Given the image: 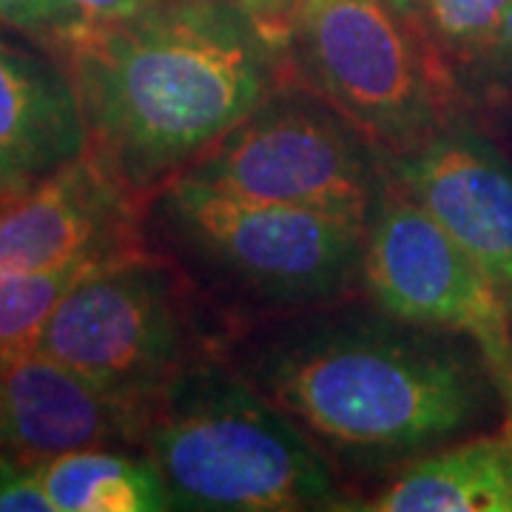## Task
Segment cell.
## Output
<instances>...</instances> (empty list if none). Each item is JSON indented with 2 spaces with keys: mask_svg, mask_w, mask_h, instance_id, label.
Masks as SVG:
<instances>
[{
  "mask_svg": "<svg viewBox=\"0 0 512 512\" xmlns=\"http://www.w3.org/2000/svg\"><path fill=\"white\" fill-rule=\"evenodd\" d=\"M89 148L131 197L177 177L268 103L274 43L234 0H160L57 46Z\"/></svg>",
  "mask_w": 512,
  "mask_h": 512,
  "instance_id": "6da1fadb",
  "label": "cell"
},
{
  "mask_svg": "<svg viewBox=\"0 0 512 512\" xmlns=\"http://www.w3.org/2000/svg\"><path fill=\"white\" fill-rule=\"evenodd\" d=\"M265 387L313 439L362 458L427 450L481 410V382L461 356L384 330H333L282 350Z\"/></svg>",
  "mask_w": 512,
  "mask_h": 512,
  "instance_id": "7a4b0ae2",
  "label": "cell"
},
{
  "mask_svg": "<svg viewBox=\"0 0 512 512\" xmlns=\"http://www.w3.org/2000/svg\"><path fill=\"white\" fill-rule=\"evenodd\" d=\"M143 441L174 510L293 512L336 501L333 473L299 424L220 365L183 367Z\"/></svg>",
  "mask_w": 512,
  "mask_h": 512,
  "instance_id": "3957f363",
  "label": "cell"
},
{
  "mask_svg": "<svg viewBox=\"0 0 512 512\" xmlns=\"http://www.w3.org/2000/svg\"><path fill=\"white\" fill-rule=\"evenodd\" d=\"M185 313L174 279L137 251L83 276L37 339L40 353L151 416L185 365Z\"/></svg>",
  "mask_w": 512,
  "mask_h": 512,
  "instance_id": "277c9868",
  "label": "cell"
},
{
  "mask_svg": "<svg viewBox=\"0 0 512 512\" xmlns=\"http://www.w3.org/2000/svg\"><path fill=\"white\" fill-rule=\"evenodd\" d=\"M299 69L359 131L416 143L436 120V72L399 0H299Z\"/></svg>",
  "mask_w": 512,
  "mask_h": 512,
  "instance_id": "5b68a950",
  "label": "cell"
},
{
  "mask_svg": "<svg viewBox=\"0 0 512 512\" xmlns=\"http://www.w3.org/2000/svg\"><path fill=\"white\" fill-rule=\"evenodd\" d=\"M370 296L413 328L453 330L481 353L512 410V325L504 291L410 197H390L370 220L362 256Z\"/></svg>",
  "mask_w": 512,
  "mask_h": 512,
  "instance_id": "8992f818",
  "label": "cell"
},
{
  "mask_svg": "<svg viewBox=\"0 0 512 512\" xmlns=\"http://www.w3.org/2000/svg\"><path fill=\"white\" fill-rule=\"evenodd\" d=\"M165 205L211 262L268 296H322L362 268L370 222L231 197L174 177Z\"/></svg>",
  "mask_w": 512,
  "mask_h": 512,
  "instance_id": "52a82bcc",
  "label": "cell"
},
{
  "mask_svg": "<svg viewBox=\"0 0 512 512\" xmlns=\"http://www.w3.org/2000/svg\"><path fill=\"white\" fill-rule=\"evenodd\" d=\"M177 177L242 200L359 222H370L373 211V177L362 143L336 120L308 109L262 106Z\"/></svg>",
  "mask_w": 512,
  "mask_h": 512,
  "instance_id": "ba28073f",
  "label": "cell"
},
{
  "mask_svg": "<svg viewBox=\"0 0 512 512\" xmlns=\"http://www.w3.org/2000/svg\"><path fill=\"white\" fill-rule=\"evenodd\" d=\"M131 202L92 151L32 188L0 197V274L131 254Z\"/></svg>",
  "mask_w": 512,
  "mask_h": 512,
  "instance_id": "9c48e42d",
  "label": "cell"
},
{
  "mask_svg": "<svg viewBox=\"0 0 512 512\" xmlns=\"http://www.w3.org/2000/svg\"><path fill=\"white\" fill-rule=\"evenodd\" d=\"M148 413L120 402L57 359L0 356V453L46 464L86 447L143 439Z\"/></svg>",
  "mask_w": 512,
  "mask_h": 512,
  "instance_id": "30bf717a",
  "label": "cell"
},
{
  "mask_svg": "<svg viewBox=\"0 0 512 512\" xmlns=\"http://www.w3.org/2000/svg\"><path fill=\"white\" fill-rule=\"evenodd\" d=\"M404 191L473 256L504 293L512 291V168L487 140L450 128L399 168Z\"/></svg>",
  "mask_w": 512,
  "mask_h": 512,
  "instance_id": "8fae6325",
  "label": "cell"
},
{
  "mask_svg": "<svg viewBox=\"0 0 512 512\" xmlns=\"http://www.w3.org/2000/svg\"><path fill=\"white\" fill-rule=\"evenodd\" d=\"M3 29L0 197H12L86 154L89 134L69 66L23 46Z\"/></svg>",
  "mask_w": 512,
  "mask_h": 512,
  "instance_id": "7c38bea8",
  "label": "cell"
},
{
  "mask_svg": "<svg viewBox=\"0 0 512 512\" xmlns=\"http://www.w3.org/2000/svg\"><path fill=\"white\" fill-rule=\"evenodd\" d=\"M362 510L512 512V439L487 436L416 461Z\"/></svg>",
  "mask_w": 512,
  "mask_h": 512,
  "instance_id": "4fadbf2b",
  "label": "cell"
},
{
  "mask_svg": "<svg viewBox=\"0 0 512 512\" xmlns=\"http://www.w3.org/2000/svg\"><path fill=\"white\" fill-rule=\"evenodd\" d=\"M55 512H160L174 510L151 458L86 447L37 467Z\"/></svg>",
  "mask_w": 512,
  "mask_h": 512,
  "instance_id": "5bb4252c",
  "label": "cell"
},
{
  "mask_svg": "<svg viewBox=\"0 0 512 512\" xmlns=\"http://www.w3.org/2000/svg\"><path fill=\"white\" fill-rule=\"evenodd\" d=\"M100 262H72L43 271L0 274V356L35 350L57 305Z\"/></svg>",
  "mask_w": 512,
  "mask_h": 512,
  "instance_id": "9a60e30c",
  "label": "cell"
},
{
  "mask_svg": "<svg viewBox=\"0 0 512 512\" xmlns=\"http://www.w3.org/2000/svg\"><path fill=\"white\" fill-rule=\"evenodd\" d=\"M404 12H416L430 32L453 46L487 43L510 0H399Z\"/></svg>",
  "mask_w": 512,
  "mask_h": 512,
  "instance_id": "2e32d148",
  "label": "cell"
},
{
  "mask_svg": "<svg viewBox=\"0 0 512 512\" xmlns=\"http://www.w3.org/2000/svg\"><path fill=\"white\" fill-rule=\"evenodd\" d=\"M154 3L160 0H63V35L55 43V49L69 37L97 32L134 18Z\"/></svg>",
  "mask_w": 512,
  "mask_h": 512,
  "instance_id": "e0dca14e",
  "label": "cell"
},
{
  "mask_svg": "<svg viewBox=\"0 0 512 512\" xmlns=\"http://www.w3.org/2000/svg\"><path fill=\"white\" fill-rule=\"evenodd\" d=\"M0 512H55L35 464L0 453Z\"/></svg>",
  "mask_w": 512,
  "mask_h": 512,
  "instance_id": "ac0fdd59",
  "label": "cell"
},
{
  "mask_svg": "<svg viewBox=\"0 0 512 512\" xmlns=\"http://www.w3.org/2000/svg\"><path fill=\"white\" fill-rule=\"evenodd\" d=\"M0 26L55 43L63 35V0H0Z\"/></svg>",
  "mask_w": 512,
  "mask_h": 512,
  "instance_id": "d6986e66",
  "label": "cell"
},
{
  "mask_svg": "<svg viewBox=\"0 0 512 512\" xmlns=\"http://www.w3.org/2000/svg\"><path fill=\"white\" fill-rule=\"evenodd\" d=\"M487 46L493 49V55L504 63V66H512V0L510 6L504 9V15L495 26L493 37L487 40Z\"/></svg>",
  "mask_w": 512,
  "mask_h": 512,
  "instance_id": "ffe728a7",
  "label": "cell"
},
{
  "mask_svg": "<svg viewBox=\"0 0 512 512\" xmlns=\"http://www.w3.org/2000/svg\"><path fill=\"white\" fill-rule=\"evenodd\" d=\"M242 9H248L256 20L282 18V15H293L299 0H234Z\"/></svg>",
  "mask_w": 512,
  "mask_h": 512,
  "instance_id": "44dd1931",
  "label": "cell"
},
{
  "mask_svg": "<svg viewBox=\"0 0 512 512\" xmlns=\"http://www.w3.org/2000/svg\"><path fill=\"white\" fill-rule=\"evenodd\" d=\"M507 433H510V439H512V410H510V424H507Z\"/></svg>",
  "mask_w": 512,
  "mask_h": 512,
  "instance_id": "7402d4cb",
  "label": "cell"
}]
</instances>
